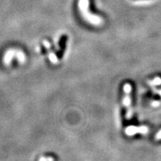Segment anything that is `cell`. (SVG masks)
Listing matches in <instances>:
<instances>
[{"mask_svg": "<svg viewBox=\"0 0 161 161\" xmlns=\"http://www.w3.org/2000/svg\"><path fill=\"white\" fill-rule=\"evenodd\" d=\"M80 8L85 19L87 20L88 22L91 23L93 25H96V26H99L102 23V20L101 19V17L90 13V11H89L88 0H80Z\"/></svg>", "mask_w": 161, "mask_h": 161, "instance_id": "obj_1", "label": "cell"}, {"mask_svg": "<svg viewBox=\"0 0 161 161\" xmlns=\"http://www.w3.org/2000/svg\"><path fill=\"white\" fill-rule=\"evenodd\" d=\"M124 90V106L126 111V117L130 119L132 115L131 111V93L132 90V87L130 84L126 83L123 87Z\"/></svg>", "mask_w": 161, "mask_h": 161, "instance_id": "obj_2", "label": "cell"}, {"mask_svg": "<svg viewBox=\"0 0 161 161\" xmlns=\"http://www.w3.org/2000/svg\"><path fill=\"white\" fill-rule=\"evenodd\" d=\"M148 132V128L145 126L142 127H135V126H129L125 129V133L127 135L131 136L134 135L136 134H146Z\"/></svg>", "mask_w": 161, "mask_h": 161, "instance_id": "obj_3", "label": "cell"}, {"mask_svg": "<svg viewBox=\"0 0 161 161\" xmlns=\"http://www.w3.org/2000/svg\"><path fill=\"white\" fill-rule=\"evenodd\" d=\"M151 84L152 85H161V78L160 77H157L152 81H151Z\"/></svg>", "mask_w": 161, "mask_h": 161, "instance_id": "obj_4", "label": "cell"}, {"mask_svg": "<svg viewBox=\"0 0 161 161\" xmlns=\"http://www.w3.org/2000/svg\"><path fill=\"white\" fill-rule=\"evenodd\" d=\"M156 138H157V140H160L161 139V131H160L158 133H157V136H156Z\"/></svg>", "mask_w": 161, "mask_h": 161, "instance_id": "obj_5", "label": "cell"}]
</instances>
